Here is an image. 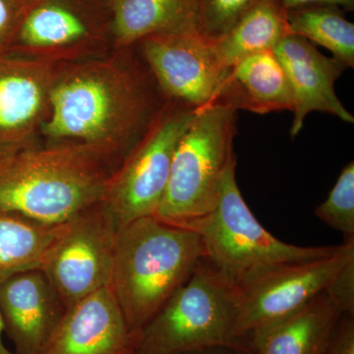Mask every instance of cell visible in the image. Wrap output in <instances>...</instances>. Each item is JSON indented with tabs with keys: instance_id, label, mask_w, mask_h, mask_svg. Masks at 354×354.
<instances>
[{
	"instance_id": "19",
	"label": "cell",
	"mask_w": 354,
	"mask_h": 354,
	"mask_svg": "<svg viewBox=\"0 0 354 354\" xmlns=\"http://www.w3.org/2000/svg\"><path fill=\"white\" fill-rule=\"evenodd\" d=\"M288 34L286 11L279 0H260L218 41L221 64L230 68L241 58L272 50Z\"/></svg>"
},
{
	"instance_id": "12",
	"label": "cell",
	"mask_w": 354,
	"mask_h": 354,
	"mask_svg": "<svg viewBox=\"0 0 354 354\" xmlns=\"http://www.w3.org/2000/svg\"><path fill=\"white\" fill-rule=\"evenodd\" d=\"M135 337L109 286L65 309L41 354H133Z\"/></svg>"
},
{
	"instance_id": "25",
	"label": "cell",
	"mask_w": 354,
	"mask_h": 354,
	"mask_svg": "<svg viewBox=\"0 0 354 354\" xmlns=\"http://www.w3.org/2000/svg\"><path fill=\"white\" fill-rule=\"evenodd\" d=\"M324 354H354V315L339 319Z\"/></svg>"
},
{
	"instance_id": "2",
	"label": "cell",
	"mask_w": 354,
	"mask_h": 354,
	"mask_svg": "<svg viewBox=\"0 0 354 354\" xmlns=\"http://www.w3.org/2000/svg\"><path fill=\"white\" fill-rule=\"evenodd\" d=\"M108 153L79 142L0 151V209L59 225L102 203Z\"/></svg>"
},
{
	"instance_id": "5",
	"label": "cell",
	"mask_w": 354,
	"mask_h": 354,
	"mask_svg": "<svg viewBox=\"0 0 354 354\" xmlns=\"http://www.w3.org/2000/svg\"><path fill=\"white\" fill-rule=\"evenodd\" d=\"M236 113L232 104L221 100L195 111L174 151L157 218L183 225L213 211L225 172L236 160Z\"/></svg>"
},
{
	"instance_id": "1",
	"label": "cell",
	"mask_w": 354,
	"mask_h": 354,
	"mask_svg": "<svg viewBox=\"0 0 354 354\" xmlns=\"http://www.w3.org/2000/svg\"><path fill=\"white\" fill-rule=\"evenodd\" d=\"M165 108L153 111L146 83L131 70L83 62L55 72L41 130L48 139L79 142L111 155L136 146Z\"/></svg>"
},
{
	"instance_id": "13",
	"label": "cell",
	"mask_w": 354,
	"mask_h": 354,
	"mask_svg": "<svg viewBox=\"0 0 354 354\" xmlns=\"http://www.w3.org/2000/svg\"><path fill=\"white\" fill-rule=\"evenodd\" d=\"M285 69L293 95V139L304 128L310 113L333 114L344 122L354 123L335 91V83L348 68L335 57H328L315 44L297 35L288 34L272 48Z\"/></svg>"
},
{
	"instance_id": "10",
	"label": "cell",
	"mask_w": 354,
	"mask_h": 354,
	"mask_svg": "<svg viewBox=\"0 0 354 354\" xmlns=\"http://www.w3.org/2000/svg\"><path fill=\"white\" fill-rule=\"evenodd\" d=\"M138 44L165 95L194 109L218 100L230 68L221 64L214 41L189 32L153 35Z\"/></svg>"
},
{
	"instance_id": "11",
	"label": "cell",
	"mask_w": 354,
	"mask_h": 354,
	"mask_svg": "<svg viewBox=\"0 0 354 354\" xmlns=\"http://www.w3.org/2000/svg\"><path fill=\"white\" fill-rule=\"evenodd\" d=\"M50 60L0 55V151L31 145L50 106Z\"/></svg>"
},
{
	"instance_id": "28",
	"label": "cell",
	"mask_w": 354,
	"mask_h": 354,
	"mask_svg": "<svg viewBox=\"0 0 354 354\" xmlns=\"http://www.w3.org/2000/svg\"><path fill=\"white\" fill-rule=\"evenodd\" d=\"M4 330H6V326H4L3 318H2L1 313H0V354H16L9 351L4 344L3 339H2Z\"/></svg>"
},
{
	"instance_id": "17",
	"label": "cell",
	"mask_w": 354,
	"mask_h": 354,
	"mask_svg": "<svg viewBox=\"0 0 354 354\" xmlns=\"http://www.w3.org/2000/svg\"><path fill=\"white\" fill-rule=\"evenodd\" d=\"M218 100L258 114L293 109L290 80L272 50L247 55L230 67Z\"/></svg>"
},
{
	"instance_id": "20",
	"label": "cell",
	"mask_w": 354,
	"mask_h": 354,
	"mask_svg": "<svg viewBox=\"0 0 354 354\" xmlns=\"http://www.w3.org/2000/svg\"><path fill=\"white\" fill-rule=\"evenodd\" d=\"M59 225L0 209V283L19 272L41 270Z\"/></svg>"
},
{
	"instance_id": "21",
	"label": "cell",
	"mask_w": 354,
	"mask_h": 354,
	"mask_svg": "<svg viewBox=\"0 0 354 354\" xmlns=\"http://www.w3.org/2000/svg\"><path fill=\"white\" fill-rule=\"evenodd\" d=\"M286 11L288 34L297 35L329 50L335 58L354 67V24L341 7L310 4Z\"/></svg>"
},
{
	"instance_id": "14",
	"label": "cell",
	"mask_w": 354,
	"mask_h": 354,
	"mask_svg": "<svg viewBox=\"0 0 354 354\" xmlns=\"http://www.w3.org/2000/svg\"><path fill=\"white\" fill-rule=\"evenodd\" d=\"M344 314L354 315V286L337 278L329 290L248 342L253 354H324Z\"/></svg>"
},
{
	"instance_id": "26",
	"label": "cell",
	"mask_w": 354,
	"mask_h": 354,
	"mask_svg": "<svg viewBox=\"0 0 354 354\" xmlns=\"http://www.w3.org/2000/svg\"><path fill=\"white\" fill-rule=\"evenodd\" d=\"M286 10L310 4H330L341 7L344 11L354 10V0H279Z\"/></svg>"
},
{
	"instance_id": "15",
	"label": "cell",
	"mask_w": 354,
	"mask_h": 354,
	"mask_svg": "<svg viewBox=\"0 0 354 354\" xmlns=\"http://www.w3.org/2000/svg\"><path fill=\"white\" fill-rule=\"evenodd\" d=\"M65 308L41 270L0 283V313L16 354H41Z\"/></svg>"
},
{
	"instance_id": "16",
	"label": "cell",
	"mask_w": 354,
	"mask_h": 354,
	"mask_svg": "<svg viewBox=\"0 0 354 354\" xmlns=\"http://www.w3.org/2000/svg\"><path fill=\"white\" fill-rule=\"evenodd\" d=\"M97 30L94 18L74 0H36L23 11L10 53L50 60L88 44Z\"/></svg>"
},
{
	"instance_id": "7",
	"label": "cell",
	"mask_w": 354,
	"mask_h": 354,
	"mask_svg": "<svg viewBox=\"0 0 354 354\" xmlns=\"http://www.w3.org/2000/svg\"><path fill=\"white\" fill-rule=\"evenodd\" d=\"M353 262L354 241L348 239L325 257L263 266L241 274L234 281L237 339L248 349L250 339L329 290Z\"/></svg>"
},
{
	"instance_id": "22",
	"label": "cell",
	"mask_w": 354,
	"mask_h": 354,
	"mask_svg": "<svg viewBox=\"0 0 354 354\" xmlns=\"http://www.w3.org/2000/svg\"><path fill=\"white\" fill-rule=\"evenodd\" d=\"M319 220L348 236L354 237V164L342 169L329 196L315 209Z\"/></svg>"
},
{
	"instance_id": "6",
	"label": "cell",
	"mask_w": 354,
	"mask_h": 354,
	"mask_svg": "<svg viewBox=\"0 0 354 354\" xmlns=\"http://www.w3.org/2000/svg\"><path fill=\"white\" fill-rule=\"evenodd\" d=\"M236 160L228 167L216 207L208 215L180 227L201 237L206 258L234 281L246 272L279 263L325 257L339 246L302 247L279 241L261 225L247 206L235 177Z\"/></svg>"
},
{
	"instance_id": "4",
	"label": "cell",
	"mask_w": 354,
	"mask_h": 354,
	"mask_svg": "<svg viewBox=\"0 0 354 354\" xmlns=\"http://www.w3.org/2000/svg\"><path fill=\"white\" fill-rule=\"evenodd\" d=\"M239 290L206 257L135 339L133 354H188L212 348L250 353L236 335Z\"/></svg>"
},
{
	"instance_id": "29",
	"label": "cell",
	"mask_w": 354,
	"mask_h": 354,
	"mask_svg": "<svg viewBox=\"0 0 354 354\" xmlns=\"http://www.w3.org/2000/svg\"><path fill=\"white\" fill-rule=\"evenodd\" d=\"M18 2L26 8V7H28L29 6H31L32 3H34L36 0H17Z\"/></svg>"
},
{
	"instance_id": "18",
	"label": "cell",
	"mask_w": 354,
	"mask_h": 354,
	"mask_svg": "<svg viewBox=\"0 0 354 354\" xmlns=\"http://www.w3.org/2000/svg\"><path fill=\"white\" fill-rule=\"evenodd\" d=\"M111 11L118 48L153 35L199 32L197 0H111Z\"/></svg>"
},
{
	"instance_id": "3",
	"label": "cell",
	"mask_w": 354,
	"mask_h": 354,
	"mask_svg": "<svg viewBox=\"0 0 354 354\" xmlns=\"http://www.w3.org/2000/svg\"><path fill=\"white\" fill-rule=\"evenodd\" d=\"M205 257L196 232L156 216L118 228L109 288L135 339Z\"/></svg>"
},
{
	"instance_id": "24",
	"label": "cell",
	"mask_w": 354,
	"mask_h": 354,
	"mask_svg": "<svg viewBox=\"0 0 354 354\" xmlns=\"http://www.w3.org/2000/svg\"><path fill=\"white\" fill-rule=\"evenodd\" d=\"M24 9L17 0H0V55L10 53Z\"/></svg>"
},
{
	"instance_id": "8",
	"label": "cell",
	"mask_w": 354,
	"mask_h": 354,
	"mask_svg": "<svg viewBox=\"0 0 354 354\" xmlns=\"http://www.w3.org/2000/svg\"><path fill=\"white\" fill-rule=\"evenodd\" d=\"M196 109L176 101L167 104L114 171L102 204L118 230L157 213L169 183L174 151Z\"/></svg>"
},
{
	"instance_id": "27",
	"label": "cell",
	"mask_w": 354,
	"mask_h": 354,
	"mask_svg": "<svg viewBox=\"0 0 354 354\" xmlns=\"http://www.w3.org/2000/svg\"><path fill=\"white\" fill-rule=\"evenodd\" d=\"M188 354H253L252 353H246V351H235L230 348H212L205 349V351H196Z\"/></svg>"
},
{
	"instance_id": "23",
	"label": "cell",
	"mask_w": 354,
	"mask_h": 354,
	"mask_svg": "<svg viewBox=\"0 0 354 354\" xmlns=\"http://www.w3.org/2000/svg\"><path fill=\"white\" fill-rule=\"evenodd\" d=\"M198 31L218 41L260 0H197Z\"/></svg>"
},
{
	"instance_id": "9",
	"label": "cell",
	"mask_w": 354,
	"mask_h": 354,
	"mask_svg": "<svg viewBox=\"0 0 354 354\" xmlns=\"http://www.w3.org/2000/svg\"><path fill=\"white\" fill-rule=\"evenodd\" d=\"M116 232L102 202L58 225L41 271L65 309L109 286Z\"/></svg>"
}]
</instances>
